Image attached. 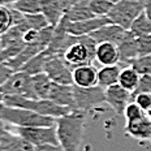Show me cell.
Returning <instances> with one entry per match:
<instances>
[{
    "instance_id": "obj_42",
    "label": "cell",
    "mask_w": 151,
    "mask_h": 151,
    "mask_svg": "<svg viewBox=\"0 0 151 151\" xmlns=\"http://www.w3.org/2000/svg\"><path fill=\"white\" fill-rule=\"evenodd\" d=\"M4 98H5V95L1 93V91H0V107L4 106Z\"/></svg>"
},
{
    "instance_id": "obj_3",
    "label": "cell",
    "mask_w": 151,
    "mask_h": 151,
    "mask_svg": "<svg viewBox=\"0 0 151 151\" xmlns=\"http://www.w3.org/2000/svg\"><path fill=\"white\" fill-rule=\"evenodd\" d=\"M0 119L8 122L12 127L35 128V127H53L56 125V119L50 116H43L39 113L17 107H0Z\"/></svg>"
},
{
    "instance_id": "obj_38",
    "label": "cell",
    "mask_w": 151,
    "mask_h": 151,
    "mask_svg": "<svg viewBox=\"0 0 151 151\" xmlns=\"http://www.w3.org/2000/svg\"><path fill=\"white\" fill-rule=\"evenodd\" d=\"M35 151H64L60 145H45L35 147Z\"/></svg>"
},
{
    "instance_id": "obj_45",
    "label": "cell",
    "mask_w": 151,
    "mask_h": 151,
    "mask_svg": "<svg viewBox=\"0 0 151 151\" xmlns=\"http://www.w3.org/2000/svg\"><path fill=\"white\" fill-rule=\"evenodd\" d=\"M133 1H138V3H143V4H145V3H146V1H147V0H133Z\"/></svg>"
},
{
    "instance_id": "obj_34",
    "label": "cell",
    "mask_w": 151,
    "mask_h": 151,
    "mask_svg": "<svg viewBox=\"0 0 151 151\" xmlns=\"http://www.w3.org/2000/svg\"><path fill=\"white\" fill-rule=\"evenodd\" d=\"M133 100L137 103L145 112H149L151 109V93H142L138 94L133 98Z\"/></svg>"
},
{
    "instance_id": "obj_37",
    "label": "cell",
    "mask_w": 151,
    "mask_h": 151,
    "mask_svg": "<svg viewBox=\"0 0 151 151\" xmlns=\"http://www.w3.org/2000/svg\"><path fill=\"white\" fill-rule=\"evenodd\" d=\"M11 125L8 124V122H5L4 120H1L0 119V143L3 142V139H4L5 137L8 136L9 133H11Z\"/></svg>"
},
{
    "instance_id": "obj_18",
    "label": "cell",
    "mask_w": 151,
    "mask_h": 151,
    "mask_svg": "<svg viewBox=\"0 0 151 151\" xmlns=\"http://www.w3.org/2000/svg\"><path fill=\"white\" fill-rule=\"evenodd\" d=\"M0 151H35V146L11 130V133L0 143Z\"/></svg>"
},
{
    "instance_id": "obj_8",
    "label": "cell",
    "mask_w": 151,
    "mask_h": 151,
    "mask_svg": "<svg viewBox=\"0 0 151 151\" xmlns=\"http://www.w3.org/2000/svg\"><path fill=\"white\" fill-rule=\"evenodd\" d=\"M0 91L4 95H17L30 99H38L34 91L33 76L22 70L14 72L11 77L0 86Z\"/></svg>"
},
{
    "instance_id": "obj_1",
    "label": "cell",
    "mask_w": 151,
    "mask_h": 151,
    "mask_svg": "<svg viewBox=\"0 0 151 151\" xmlns=\"http://www.w3.org/2000/svg\"><path fill=\"white\" fill-rule=\"evenodd\" d=\"M86 116V112L74 109L68 115L56 119L59 145L64 149V151H78L82 143Z\"/></svg>"
},
{
    "instance_id": "obj_5",
    "label": "cell",
    "mask_w": 151,
    "mask_h": 151,
    "mask_svg": "<svg viewBox=\"0 0 151 151\" xmlns=\"http://www.w3.org/2000/svg\"><path fill=\"white\" fill-rule=\"evenodd\" d=\"M98 43L90 35L74 37V42L64 52L63 58L72 69L81 65L95 64V52Z\"/></svg>"
},
{
    "instance_id": "obj_13",
    "label": "cell",
    "mask_w": 151,
    "mask_h": 151,
    "mask_svg": "<svg viewBox=\"0 0 151 151\" xmlns=\"http://www.w3.org/2000/svg\"><path fill=\"white\" fill-rule=\"evenodd\" d=\"M125 134L139 142H146L151 139V120L149 115H145L143 117L138 119L136 121H129L124 129Z\"/></svg>"
},
{
    "instance_id": "obj_17",
    "label": "cell",
    "mask_w": 151,
    "mask_h": 151,
    "mask_svg": "<svg viewBox=\"0 0 151 151\" xmlns=\"http://www.w3.org/2000/svg\"><path fill=\"white\" fill-rule=\"evenodd\" d=\"M120 51V65L129 67L138 58V47H137V37L128 30L127 35L117 46Z\"/></svg>"
},
{
    "instance_id": "obj_19",
    "label": "cell",
    "mask_w": 151,
    "mask_h": 151,
    "mask_svg": "<svg viewBox=\"0 0 151 151\" xmlns=\"http://www.w3.org/2000/svg\"><path fill=\"white\" fill-rule=\"evenodd\" d=\"M42 14L46 17L48 24L55 27L65 16L60 0H42Z\"/></svg>"
},
{
    "instance_id": "obj_35",
    "label": "cell",
    "mask_w": 151,
    "mask_h": 151,
    "mask_svg": "<svg viewBox=\"0 0 151 151\" xmlns=\"http://www.w3.org/2000/svg\"><path fill=\"white\" fill-rule=\"evenodd\" d=\"M39 39V31L35 29H29L27 31H25L22 35V40L25 42V45H30V43H34Z\"/></svg>"
},
{
    "instance_id": "obj_30",
    "label": "cell",
    "mask_w": 151,
    "mask_h": 151,
    "mask_svg": "<svg viewBox=\"0 0 151 151\" xmlns=\"http://www.w3.org/2000/svg\"><path fill=\"white\" fill-rule=\"evenodd\" d=\"M130 67H133L141 76L142 74H151V55L137 58L136 60L130 64Z\"/></svg>"
},
{
    "instance_id": "obj_7",
    "label": "cell",
    "mask_w": 151,
    "mask_h": 151,
    "mask_svg": "<svg viewBox=\"0 0 151 151\" xmlns=\"http://www.w3.org/2000/svg\"><path fill=\"white\" fill-rule=\"evenodd\" d=\"M143 12V3L133 1V0H121L120 3L113 5L112 11L107 17L111 24L122 27L125 30H130L133 21Z\"/></svg>"
},
{
    "instance_id": "obj_39",
    "label": "cell",
    "mask_w": 151,
    "mask_h": 151,
    "mask_svg": "<svg viewBox=\"0 0 151 151\" xmlns=\"http://www.w3.org/2000/svg\"><path fill=\"white\" fill-rule=\"evenodd\" d=\"M81 0H60V3H61V7L63 9H64V12L67 13V12L70 9L73 5H76L77 3H80Z\"/></svg>"
},
{
    "instance_id": "obj_15",
    "label": "cell",
    "mask_w": 151,
    "mask_h": 151,
    "mask_svg": "<svg viewBox=\"0 0 151 151\" xmlns=\"http://www.w3.org/2000/svg\"><path fill=\"white\" fill-rule=\"evenodd\" d=\"M98 70L95 64L81 65L73 69V85L80 87H93L98 85Z\"/></svg>"
},
{
    "instance_id": "obj_24",
    "label": "cell",
    "mask_w": 151,
    "mask_h": 151,
    "mask_svg": "<svg viewBox=\"0 0 151 151\" xmlns=\"http://www.w3.org/2000/svg\"><path fill=\"white\" fill-rule=\"evenodd\" d=\"M130 31L137 38L151 37V20L147 17L145 12H142V13L133 21V24H132V26H130Z\"/></svg>"
},
{
    "instance_id": "obj_20",
    "label": "cell",
    "mask_w": 151,
    "mask_h": 151,
    "mask_svg": "<svg viewBox=\"0 0 151 151\" xmlns=\"http://www.w3.org/2000/svg\"><path fill=\"white\" fill-rule=\"evenodd\" d=\"M120 64L116 65H107V67H100L98 70V85L103 89H107L109 86L119 83V77H120L121 69Z\"/></svg>"
},
{
    "instance_id": "obj_47",
    "label": "cell",
    "mask_w": 151,
    "mask_h": 151,
    "mask_svg": "<svg viewBox=\"0 0 151 151\" xmlns=\"http://www.w3.org/2000/svg\"><path fill=\"white\" fill-rule=\"evenodd\" d=\"M150 143H151V139H150Z\"/></svg>"
},
{
    "instance_id": "obj_43",
    "label": "cell",
    "mask_w": 151,
    "mask_h": 151,
    "mask_svg": "<svg viewBox=\"0 0 151 151\" xmlns=\"http://www.w3.org/2000/svg\"><path fill=\"white\" fill-rule=\"evenodd\" d=\"M3 50H4V45H3V38L0 35V53L3 52Z\"/></svg>"
},
{
    "instance_id": "obj_22",
    "label": "cell",
    "mask_w": 151,
    "mask_h": 151,
    "mask_svg": "<svg viewBox=\"0 0 151 151\" xmlns=\"http://www.w3.org/2000/svg\"><path fill=\"white\" fill-rule=\"evenodd\" d=\"M141 74L134 69L133 67H124L121 69L120 77H119V85L122 86L124 89L129 90L130 93H133L137 89L138 82H139Z\"/></svg>"
},
{
    "instance_id": "obj_27",
    "label": "cell",
    "mask_w": 151,
    "mask_h": 151,
    "mask_svg": "<svg viewBox=\"0 0 151 151\" xmlns=\"http://www.w3.org/2000/svg\"><path fill=\"white\" fill-rule=\"evenodd\" d=\"M90 8L96 17H107L112 11L113 4L108 0H89Z\"/></svg>"
},
{
    "instance_id": "obj_12",
    "label": "cell",
    "mask_w": 151,
    "mask_h": 151,
    "mask_svg": "<svg viewBox=\"0 0 151 151\" xmlns=\"http://www.w3.org/2000/svg\"><path fill=\"white\" fill-rule=\"evenodd\" d=\"M108 24H111L108 17H94L86 21H80V22H69L68 33L74 37L90 35L94 31H96Z\"/></svg>"
},
{
    "instance_id": "obj_29",
    "label": "cell",
    "mask_w": 151,
    "mask_h": 151,
    "mask_svg": "<svg viewBox=\"0 0 151 151\" xmlns=\"http://www.w3.org/2000/svg\"><path fill=\"white\" fill-rule=\"evenodd\" d=\"M145 115H146V112H145L143 109L134 102V100H132V102L129 103L128 107L124 111V117H125V120H127V122L136 121V120H138V119L143 117Z\"/></svg>"
},
{
    "instance_id": "obj_16",
    "label": "cell",
    "mask_w": 151,
    "mask_h": 151,
    "mask_svg": "<svg viewBox=\"0 0 151 151\" xmlns=\"http://www.w3.org/2000/svg\"><path fill=\"white\" fill-rule=\"evenodd\" d=\"M127 33H128V30L122 29V27L117 26V25L108 24L106 26L98 29L96 31H94L93 34H90V37L94 38L98 45L103 42H111L119 46L121 43V40L124 39V37L127 35Z\"/></svg>"
},
{
    "instance_id": "obj_25",
    "label": "cell",
    "mask_w": 151,
    "mask_h": 151,
    "mask_svg": "<svg viewBox=\"0 0 151 151\" xmlns=\"http://www.w3.org/2000/svg\"><path fill=\"white\" fill-rule=\"evenodd\" d=\"M22 14H37L42 13V0H18L13 7Z\"/></svg>"
},
{
    "instance_id": "obj_28",
    "label": "cell",
    "mask_w": 151,
    "mask_h": 151,
    "mask_svg": "<svg viewBox=\"0 0 151 151\" xmlns=\"http://www.w3.org/2000/svg\"><path fill=\"white\" fill-rule=\"evenodd\" d=\"M25 18H26V22H27V25H29L30 29H35L38 31H40L42 29H45V27H47V26H51L42 13L25 14Z\"/></svg>"
},
{
    "instance_id": "obj_33",
    "label": "cell",
    "mask_w": 151,
    "mask_h": 151,
    "mask_svg": "<svg viewBox=\"0 0 151 151\" xmlns=\"http://www.w3.org/2000/svg\"><path fill=\"white\" fill-rule=\"evenodd\" d=\"M137 47H138V58L139 56L151 55V37L137 38Z\"/></svg>"
},
{
    "instance_id": "obj_26",
    "label": "cell",
    "mask_w": 151,
    "mask_h": 151,
    "mask_svg": "<svg viewBox=\"0 0 151 151\" xmlns=\"http://www.w3.org/2000/svg\"><path fill=\"white\" fill-rule=\"evenodd\" d=\"M25 46L26 45H25L24 40H17V42L7 45L4 47V50H3V52L0 53V63L9 61L13 58H16L17 55H20L21 51L25 48Z\"/></svg>"
},
{
    "instance_id": "obj_41",
    "label": "cell",
    "mask_w": 151,
    "mask_h": 151,
    "mask_svg": "<svg viewBox=\"0 0 151 151\" xmlns=\"http://www.w3.org/2000/svg\"><path fill=\"white\" fill-rule=\"evenodd\" d=\"M16 1H18V0H0V7H13V4Z\"/></svg>"
},
{
    "instance_id": "obj_9",
    "label": "cell",
    "mask_w": 151,
    "mask_h": 151,
    "mask_svg": "<svg viewBox=\"0 0 151 151\" xmlns=\"http://www.w3.org/2000/svg\"><path fill=\"white\" fill-rule=\"evenodd\" d=\"M12 127V125H11ZM12 130L21 136L27 142L38 146L45 145H59L58 133H56V125L53 127H35V128H21L12 127Z\"/></svg>"
},
{
    "instance_id": "obj_36",
    "label": "cell",
    "mask_w": 151,
    "mask_h": 151,
    "mask_svg": "<svg viewBox=\"0 0 151 151\" xmlns=\"http://www.w3.org/2000/svg\"><path fill=\"white\" fill-rule=\"evenodd\" d=\"M13 73L14 72L12 70L11 68H8L4 63H0V86H1V85L4 83Z\"/></svg>"
},
{
    "instance_id": "obj_10",
    "label": "cell",
    "mask_w": 151,
    "mask_h": 151,
    "mask_svg": "<svg viewBox=\"0 0 151 151\" xmlns=\"http://www.w3.org/2000/svg\"><path fill=\"white\" fill-rule=\"evenodd\" d=\"M45 73L51 81L60 85H73V69L68 65L63 56L50 55L47 59Z\"/></svg>"
},
{
    "instance_id": "obj_46",
    "label": "cell",
    "mask_w": 151,
    "mask_h": 151,
    "mask_svg": "<svg viewBox=\"0 0 151 151\" xmlns=\"http://www.w3.org/2000/svg\"><path fill=\"white\" fill-rule=\"evenodd\" d=\"M147 115H149V117H150V120H151V109H150L149 112H147Z\"/></svg>"
},
{
    "instance_id": "obj_21",
    "label": "cell",
    "mask_w": 151,
    "mask_h": 151,
    "mask_svg": "<svg viewBox=\"0 0 151 151\" xmlns=\"http://www.w3.org/2000/svg\"><path fill=\"white\" fill-rule=\"evenodd\" d=\"M65 17L69 20V22H80V21H86L90 20V18H94L96 16L91 11L89 0H81L80 3L73 5L65 13Z\"/></svg>"
},
{
    "instance_id": "obj_44",
    "label": "cell",
    "mask_w": 151,
    "mask_h": 151,
    "mask_svg": "<svg viewBox=\"0 0 151 151\" xmlns=\"http://www.w3.org/2000/svg\"><path fill=\"white\" fill-rule=\"evenodd\" d=\"M108 1H111V3H112V4H113V5H115V4H117V3H120V1H121V0H108Z\"/></svg>"
},
{
    "instance_id": "obj_11",
    "label": "cell",
    "mask_w": 151,
    "mask_h": 151,
    "mask_svg": "<svg viewBox=\"0 0 151 151\" xmlns=\"http://www.w3.org/2000/svg\"><path fill=\"white\" fill-rule=\"evenodd\" d=\"M132 100V93L119 83L106 89V104L116 115H124L125 108Z\"/></svg>"
},
{
    "instance_id": "obj_14",
    "label": "cell",
    "mask_w": 151,
    "mask_h": 151,
    "mask_svg": "<svg viewBox=\"0 0 151 151\" xmlns=\"http://www.w3.org/2000/svg\"><path fill=\"white\" fill-rule=\"evenodd\" d=\"M95 64L100 67L120 64V51L117 45L111 42L99 43L95 52Z\"/></svg>"
},
{
    "instance_id": "obj_40",
    "label": "cell",
    "mask_w": 151,
    "mask_h": 151,
    "mask_svg": "<svg viewBox=\"0 0 151 151\" xmlns=\"http://www.w3.org/2000/svg\"><path fill=\"white\" fill-rule=\"evenodd\" d=\"M143 12L146 13V16L151 20V0H147L143 4Z\"/></svg>"
},
{
    "instance_id": "obj_32",
    "label": "cell",
    "mask_w": 151,
    "mask_h": 151,
    "mask_svg": "<svg viewBox=\"0 0 151 151\" xmlns=\"http://www.w3.org/2000/svg\"><path fill=\"white\" fill-rule=\"evenodd\" d=\"M142 93H151V74H142L139 78L137 89L132 93V99L138 94Z\"/></svg>"
},
{
    "instance_id": "obj_31",
    "label": "cell",
    "mask_w": 151,
    "mask_h": 151,
    "mask_svg": "<svg viewBox=\"0 0 151 151\" xmlns=\"http://www.w3.org/2000/svg\"><path fill=\"white\" fill-rule=\"evenodd\" d=\"M12 27V11L8 7H0V35Z\"/></svg>"
},
{
    "instance_id": "obj_2",
    "label": "cell",
    "mask_w": 151,
    "mask_h": 151,
    "mask_svg": "<svg viewBox=\"0 0 151 151\" xmlns=\"http://www.w3.org/2000/svg\"><path fill=\"white\" fill-rule=\"evenodd\" d=\"M34 91L38 99H47L74 111L73 85H60L51 81L46 73L33 76Z\"/></svg>"
},
{
    "instance_id": "obj_23",
    "label": "cell",
    "mask_w": 151,
    "mask_h": 151,
    "mask_svg": "<svg viewBox=\"0 0 151 151\" xmlns=\"http://www.w3.org/2000/svg\"><path fill=\"white\" fill-rule=\"evenodd\" d=\"M50 58V53L47 51L40 52L39 55L34 56L33 59H30L26 64L21 68V70L25 73L30 74V76H37L40 73H45V68H46V63L47 59Z\"/></svg>"
},
{
    "instance_id": "obj_4",
    "label": "cell",
    "mask_w": 151,
    "mask_h": 151,
    "mask_svg": "<svg viewBox=\"0 0 151 151\" xmlns=\"http://www.w3.org/2000/svg\"><path fill=\"white\" fill-rule=\"evenodd\" d=\"M4 106L30 109V111H34L39 113V115L50 116V117H53V119H59L73 111L69 107L59 106L47 99H30V98H25V96H17V95H5Z\"/></svg>"
},
{
    "instance_id": "obj_6",
    "label": "cell",
    "mask_w": 151,
    "mask_h": 151,
    "mask_svg": "<svg viewBox=\"0 0 151 151\" xmlns=\"http://www.w3.org/2000/svg\"><path fill=\"white\" fill-rule=\"evenodd\" d=\"M74 109L91 112L106 104V89L96 85L93 87H80L73 85Z\"/></svg>"
}]
</instances>
